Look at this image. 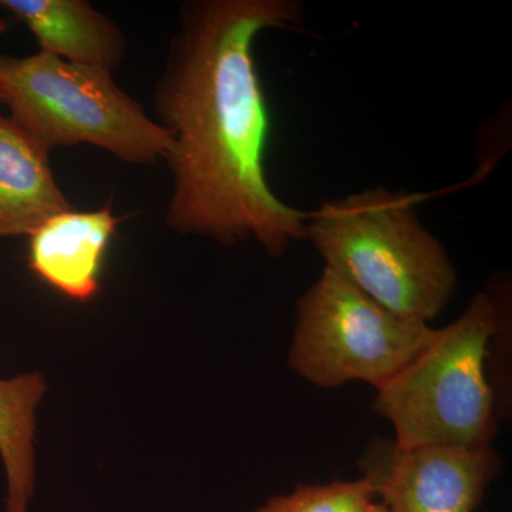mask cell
<instances>
[{"instance_id":"6da1fadb","label":"cell","mask_w":512,"mask_h":512,"mask_svg":"<svg viewBox=\"0 0 512 512\" xmlns=\"http://www.w3.org/2000/svg\"><path fill=\"white\" fill-rule=\"evenodd\" d=\"M298 0H191L181 5L154 86L173 180L165 224L221 245L254 239L279 258L306 238L308 212L272 191L271 119L254 56L265 30L299 28Z\"/></svg>"},{"instance_id":"7a4b0ae2","label":"cell","mask_w":512,"mask_h":512,"mask_svg":"<svg viewBox=\"0 0 512 512\" xmlns=\"http://www.w3.org/2000/svg\"><path fill=\"white\" fill-rule=\"evenodd\" d=\"M419 195L379 187L323 201L308 212L306 238L325 268L387 311L429 323L457 291L443 244L417 214Z\"/></svg>"},{"instance_id":"3957f363","label":"cell","mask_w":512,"mask_h":512,"mask_svg":"<svg viewBox=\"0 0 512 512\" xmlns=\"http://www.w3.org/2000/svg\"><path fill=\"white\" fill-rule=\"evenodd\" d=\"M503 305L478 292L466 311L416 359L377 390L373 409L394 429L400 448L490 446L497 434V400L487 379L488 349L500 335Z\"/></svg>"},{"instance_id":"277c9868","label":"cell","mask_w":512,"mask_h":512,"mask_svg":"<svg viewBox=\"0 0 512 512\" xmlns=\"http://www.w3.org/2000/svg\"><path fill=\"white\" fill-rule=\"evenodd\" d=\"M0 90L10 119L39 146H93L123 163L151 165L167 157L168 131L101 67L45 52L0 56Z\"/></svg>"},{"instance_id":"5b68a950","label":"cell","mask_w":512,"mask_h":512,"mask_svg":"<svg viewBox=\"0 0 512 512\" xmlns=\"http://www.w3.org/2000/svg\"><path fill=\"white\" fill-rule=\"evenodd\" d=\"M434 330L429 323L387 311L323 268L296 305L288 363L320 389L365 382L379 390L427 348Z\"/></svg>"},{"instance_id":"8992f818","label":"cell","mask_w":512,"mask_h":512,"mask_svg":"<svg viewBox=\"0 0 512 512\" xmlns=\"http://www.w3.org/2000/svg\"><path fill=\"white\" fill-rule=\"evenodd\" d=\"M360 471L389 512H474L497 477L493 446L400 448L373 441Z\"/></svg>"},{"instance_id":"52a82bcc","label":"cell","mask_w":512,"mask_h":512,"mask_svg":"<svg viewBox=\"0 0 512 512\" xmlns=\"http://www.w3.org/2000/svg\"><path fill=\"white\" fill-rule=\"evenodd\" d=\"M119 224L109 205L53 215L30 235V271L73 301H92L99 293L104 255Z\"/></svg>"},{"instance_id":"ba28073f","label":"cell","mask_w":512,"mask_h":512,"mask_svg":"<svg viewBox=\"0 0 512 512\" xmlns=\"http://www.w3.org/2000/svg\"><path fill=\"white\" fill-rule=\"evenodd\" d=\"M35 36L39 52L113 73L127 56L117 23L87 0H0Z\"/></svg>"},{"instance_id":"9c48e42d","label":"cell","mask_w":512,"mask_h":512,"mask_svg":"<svg viewBox=\"0 0 512 512\" xmlns=\"http://www.w3.org/2000/svg\"><path fill=\"white\" fill-rule=\"evenodd\" d=\"M49 154L0 114V237H30L53 215L73 210L57 184Z\"/></svg>"},{"instance_id":"30bf717a","label":"cell","mask_w":512,"mask_h":512,"mask_svg":"<svg viewBox=\"0 0 512 512\" xmlns=\"http://www.w3.org/2000/svg\"><path fill=\"white\" fill-rule=\"evenodd\" d=\"M45 392L39 373L0 380V456L8 476L6 512H29L35 491V410Z\"/></svg>"},{"instance_id":"8fae6325","label":"cell","mask_w":512,"mask_h":512,"mask_svg":"<svg viewBox=\"0 0 512 512\" xmlns=\"http://www.w3.org/2000/svg\"><path fill=\"white\" fill-rule=\"evenodd\" d=\"M376 501L375 488L365 477L330 484L298 485L276 495L254 512H366Z\"/></svg>"},{"instance_id":"7c38bea8","label":"cell","mask_w":512,"mask_h":512,"mask_svg":"<svg viewBox=\"0 0 512 512\" xmlns=\"http://www.w3.org/2000/svg\"><path fill=\"white\" fill-rule=\"evenodd\" d=\"M366 512H389L387 508L384 507L382 503H377V501H373L372 504L367 507Z\"/></svg>"},{"instance_id":"4fadbf2b","label":"cell","mask_w":512,"mask_h":512,"mask_svg":"<svg viewBox=\"0 0 512 512\" xmlns=\"http://www.w3.org/2000/svg\"><path fill=\"white\" fill-rule=\"evenodd\" d=\"M2 28H3V25H2V23H0V30H2ZM0 103H2V104H3V94H2V90H0Z\"/></svg>"}]
</instances>
